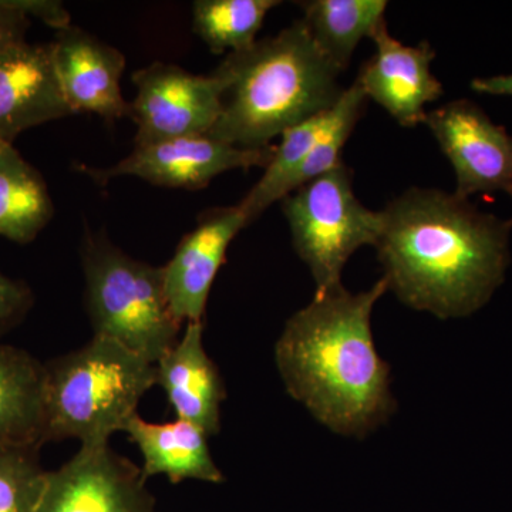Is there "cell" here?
Returning a JSON list of instances; mask_svg holds the SVG:
<instances>
[{
	"label": "cell",
	"instance_id": "cell-1",
	"mask_svg": "<svg viewBox=\"0 0 512 512\" xmlns=\"http://www.w3.org/2000/svg\"><path fill=\"white\" fill-rule=\"evenodd\" d=\"M375 249L387 291L414 311L466 318L490 302L510 265L511 220L437 188H409L382 210Z\"/></svg>",
	"mask_w": 512,
	"mask_h": 512
},
{
	"label": "cell",
	"instance_id": "cell-2",
	"mask_svg": "<svg viewBox=\"0 0 512 512\" xmlns=\"http://www.w3.org/2000/svg\"><path fill=\"white\" fill-rule=\"evenodd\" d=\"M384 279L352 293L332 289L293 313L275 345L279 375L296 402L340 436L362 437L396 410L390 366L377 353L372 312Z\"/></svg>",
	"mask_w": 512,
	"mask_h": 512
},
{
	"label": "cell",
	"instance_id": "cell-3",
	"mask_svg": "<svg viewBox=\"0 0 512 512\" xmlns=\"http://www.w3.org/2000/svg\"><path fill=\"white\" fill-rule=\"evenodd\" d=\"M215 73L225 87L208 136L239 148L272 146L289 128L332 109L345 90L338 82L342 72L320 53L301 20L231 53Z\"/></svg>",
	"mask_w": 512,
	"mask_h": 512
},
{
	"label": "cell",
	"instance_id": "cell-4",
	"mask_svg": "<svg viewBox=\"0 0 512 512\" xmlns=\"http://www.w3.org/2000/svg\"><path fill=\"white\" fill-rule=\"evenodd\" d=\"M156 386V366L114 340L93 336L82 348L45 363L43 443L109 444L137 416Z\"/></svg>",
	"mask_w": 512,
	"mask_h": 512
},
{
	"label": "cell",
	"instance_id": "cell-5",
	"mask_svg": "<svg viewBox=\"0 0 512 512\" xmlns=\"http://www.w3.org/2000/svg\"><path fill=\"white\" fill-rule=\"evenodd\" d=\"M86 308L94 335L156 365L181 336L164 291L163 269L133 258L104 234L82 245Z\"/></svg>",
	"mask_w": 512,
	"mask_h": 512
},
{
	"label": "cell",
	"instance_id": "cell-6",
	"mask_svg": "<svg viewBox=\"0 0 512 512\" xmlns=\"http://www.w3.org/2000/svg\"><path fill=\"white\" fill-rule=\"evenodd\" d=\"M293 248L315 281V295L342 286V272L357 249L375 247L382 211L365 207L345 163L282 198Z\"/></svg>",
	"mask_w": 512,
	"mask_h": 512
},
{
	"label": "cell",
	"instance_id": "cell-7",
	"mask_svg": "<svg viewBox=\"0 0 512 512\" xmlns=\"http://www.w3.org/2000/svg\"><path fill=\"white\" fill-rule=\"evenodd\" d=\"M136 96L128 119L136 124V146L208 136L221 114L224 80L198 76L177 64L154 62L133 73Z\"/></svg>",
	"mask_w": 512,
	"mask_h": 512
},
{
	"label": "cell",
	"instance_id": "cell-8",
	"mask_svg": "<svg viewBox=\"0 0 512 512\" xmlns=\"http://www.w3.org/2000/svg\"><path fill=\"white\" fill-rule=\"evenodd\" d=\"M275 146L239 148L210 136H191L136 146L123 160L111 167H79L97 184L114 178L136 177L165 188L201 190L218 175L232 170L266 167Z\"/></svg>",
	"mask_w": 512,
	"mask_h": 512
},
{
	"label": "cell",
	"instance_id": "cell-9",
	"mask_svg": "<svg viewBox=\"0 0 512 512\" xmlns=\"http://www.w3.org/2000/svg\"><path fill=\"white\" fill-rule=\"evenodd\" d=\"M456 174L460 198L504 192L512 198V136L474 101H450L427 111L424 123Z\"/></svg>",
	"mask_w": 512,
	"mask_h": 512
},
{
	"label": "cell",
	"instance_id": "cell-10",
	"mask_svg": "<svg viewBox=\"0 0 512 512\" xmlns=\"http://www.w3.org/2000/svg\"><path fill=\"white\" fill-rule=\"evenodd\" d=\"M37 512H156V497L141 467L109 444L80 447L62 467L47 471Z\"/></svg>",
	"mask_w": 512,
	"mask_h": 512
},
{
	"label": "cell",
	"instance_id": "cell-11",
	"mask_svg": "<svg viewBox=\"0 0 512 512\" xmlns=\"http://www.w3.org/2000/svg\"><path fill=\"white\" fill-rule=\"evenodd\" d=\"M375 53L357 76L367 99L376 101L402 127L424 123L426 106L440 99L443 84L434 76L431 63L436 52L427 40L417 46L403 45L383 23L372 37Z\"/></svg>",
	"mask_w": 512,
	"mask_h": 512
},
{
	"label": "cell",
	"instance_id": "cell-12",
	"mask_svg": "<svg viewBox=\"0 0 512 512\" xmlns=\"http://www.w3.org/2000/svg\"><path fill=\"white\" fill-rule=\"evenodd\" d=\"M247 227L238 205L205 212L197 227L181 239L173 258L161 266L168 305L181 325L202 323L229 245Z\"/></svg>",
	"mask_w": 512,
	"mask_h": 512
},
{
	"label": "cell",
	"instance_id": "cell-13",
	"mask_svg": "<svg viewBox=\"0 0 512 512\" xmlns=\"http://www.w3.org/2000/svg\"><path fill=\"white\" fill-rule=\"evenodd\" d=\"M53 66L72 114L92 113L116 121L128 117L130 103L121 93L126 56L82 28L56 32L49 43Z\"/></svg>",
	"mask_w": 512,
	"mask_h": 512
},
{
	"label": "cell",
	"instance_id": "cell-14",
	"mask_svg": "<svg viewBox=\"0 0 512 512\" xmlns=\"http://www.w3.org/2000/svg\"><path fill=\"white\" fill-rule=\"evenodd\" d=\"M70 116L49 43L0 52V141L13 143L30 128Z\"/></svg>",
	"mask_w": 512,
	"mask_h": 512
},
{
	"label": "cell",
	"instance_id": "cell-15",
	"mask_svg": "<svg viewBox=\"0 0 512 512\" xmlns=\"http://www.w3.org/2000/svg\"><path fill=\"white\" fill-rule=\"evenodd\" d=\"M156 386L180 420L208 437L221 430V404L227 389L220 370L204 346V323H187L180 339L156 363Z\"/></svg>",
	"mask_w": 512,
	"mask_h": 512
},
{
	"label": "cell",
	"instance_id": "cell-16",
	"mask_svg": "<svg viewBox=\"0 0 512 512\" xmlns=\"http://www.w3.org/2000/svg\"><path fill=\"white\" fill-rule=\"evenodd\" d=\"M124 433L136 444L143 457V476H164L173 484L187 480L224 483V473L215 463L208 446V436L188 421L150 423L134 416Z\"/></svg>",
	"mask_w": 512,
	"mask_h": 512
},
{
	"label": "cell",
	"instance_id": "cell-17",
	"mask_svg": "<svg viewBox=\"0 0 512 512\" xmlns=\"http://www.w3.org/2000/svg\"><path fill=\"white\" fill-rule=\"evenodd\" d=\"M45 363L0 343V446H43Z\"/></svg>",
	"mask_w": 512,
	"mask_h": 512
},
{
	"label": "cell",
	"instance_id": "cell-18",
	"mask_svg": "<svg viewBox=\"0 0 512 512\" xmlns=\"http://www.w3.org/2000/svg\"><path fill=\"white\" fill-rule=\"evenodd\" d=\"M53 215L55 205L43 175L13 143L0 141V237L28 245Z\"/></svg>",
	"mask_w": 512,
	"mask_h": 512
},
{
	"label": "cell",
	"instance_id": "cell-19",
	"mask_svg": "<svg viewBox=\"0 0 512 512\" xmlns=\"http://www.w3.org/2000/svg\"><path fill=\"white\" fill-rule=\"evenodd\" d=\"M301 22L320 53L340 72L348 69L357 45L386 23L384 0H309Z\"/></svg>",
	"mask_w": 512,
	"mask_h": 512
},
{
	"label": "cell",
	"instance_id": "cell-20",
	"mask_svg": "<svg viewBox=\"0 0 512 512\" xmlns=\"http://www.w3.org/2000/svg\"><path fill=\"white\" fill-rule=\"evenodd\" d=\"M278 0H197L192 29L212 53L242 52L256 43L266 15Z\"/></svg>",
	"mask_w": 512,
	"mask_h": 512
},
{
	"label": "cell",
	"instance_id": "cell-21",
	"mask_svg": "<svg viewBox=\"0 0 512 512\" xmlns=\"http://www.w3.org/2000/svg\"><path fill=\"white\" fill-rule=\"evenodd\" d=\"M330 111V110H329ZM329 111L303 121L282 134L274 156L266 165L261 180L249 190L238 207L244 212L247 225L258 220L276 201L285 197L289 178L298 170L313 146L318 143L329 120Z\"/></svg>",
	"mask_w": 512,
	"mask_h": 512
},
{
	"label": "cell",
	"instance_id": "cell-22",
	"mask_svg": "<svg viewBox=\"0 0 512 512\" xmlns=\"http://www.w3.org/2000/svg\"><path fill=\"white\" fill-rule=\"evenodd\" d=\"M367 97L362 87L356 82L343 90L335 106L329 111V120L318 143L306 156L298 170L289 178L285 188V197L298 190L302 185L315 180L320 175L335 170L343 163L342 150L348 143L357 121L365 113Z\"/></svg>",
	"mask_w": 512,
	"mask_h": 512
},
{
	"label": "cell",
	"instance_id": "cell-23",
	"mask_svg": "<svg viewBox=\"0 0 512 512\" xmlns=\"http://www.w3.org/2000/svg\"><path fill=\"white\" fill-rule=\"evenodd\" d=\"M39 450L0 446V512H37L47 478Z\"/></svg>",
	"mask_w": 512,
	"mask_h": 512
},
{
	"label": "cell",
	"instance_id": "cell-24",
	"mask_svg": "<svg viewBox=\"0 0 512 512\" xmlns=\"http://www.w3.org/2000/svg\"><path fill=\"white\" fill-rule=\"evenodd\" d=\"M35 303L26 282L0 272V339L22 323Z\"/></svg>",
	"mask_w": 512,
	"mask_h": 512
},
{
	"label": "cell",
	"instance_id": "cell-25",
	"mask_svg": "<svg viewBox=\"0 0 512 512\" xmlns=\"http://www.w3.org/2000/svg\"><path fill=\"white\" fill-rule=\"evenodd\" d=\"M12 3L29 20H40L56 32L72 26V16L59 0H12Z\"/></svg>",
	"mask_w": 512,
	"mask_h": 512
},
{
	"label": "cell",
	"instance_id": "cell-26",
	"mask_svg": "<svg viewBox=\"0 0 512 512\" xmlns=\"http://www.w3.org/2000/svg\"><path fill=\"white\" fill-rule=\"evenodd\" d=\"M30 20L23 15L12 0H0V52L28 42L26 33Z\"/></svg>",
	"mask_w": 512,
	"mask_h": 512
},
{
	"label": "cell",
	"instance_id": "cell-27",
	"mask_svg": "<svg viewBox=\"0 0 512 512\" xmlns=\"http://www.w3.org/2000/svg\"><path fill=\"white\" fill-rule=\"evenodd\" d=\"M471 89L476 93L490 94V96L512 97V74L478 77L471 82Z\"/></svg>",
	"mask_w": 512,
	"mask_h": 512
}]
</instances>
